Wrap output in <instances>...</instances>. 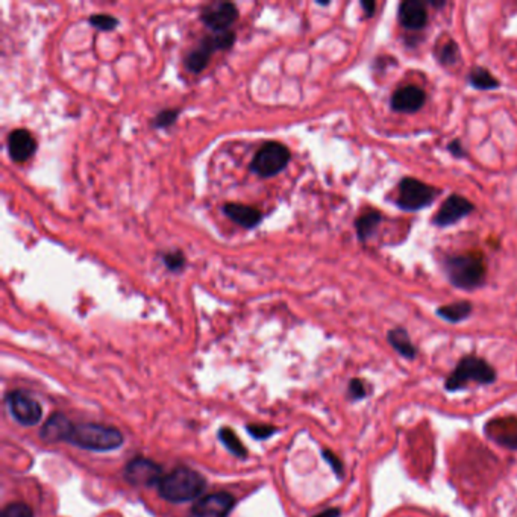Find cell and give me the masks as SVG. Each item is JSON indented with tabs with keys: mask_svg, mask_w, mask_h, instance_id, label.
Instances as JSON below:
<instances>
[{
	"mask_svg": "<svg viewBox=\"0 0 517 517\" xmlns=\"http://www.w3.org/2000/svg\"><path fill=\"white\" fill-rule=\"evenodd\" d=\"M448 150L450 152V155L455 157V158H464L466 157V150L463 149V144L459 140H452L448 144Z\"/></svg>",
	"mask_w": 517,
	"mask_h": 517,
	"instance_id": "obj_33",
	"label": "cell"
},
{
	"mask_svg": "<svg viewBox=\"0 0 517 517\" xmlns=\"http://www.w3.org/2000/svg\"><path fill=\"white\" fill-rule=\"evenodd\" d=\"M387 340H389L393 349L399 355H402L403 358H408V360L416 358L417 351L405 329H402V328L392 329L389 335H387Z\"/></svg>",
	"mask_w": 517,
	"mask_h": 517,
	"instance_id": "obj_19",
	"label": "cell"
},
{
	"mask_svg": "<svg viewBox=\"0 0 517 517\" xmlns=\"http://www.w3.org/2000/svg\"><path fill=\"white\" fill-rule=\"evenodd\" d=\"M473 209L475 207L471 200L459 195H450L443 202L437 214L434 216L432 223L439 228H446V226L458 223L463 217L472 214Z\"/></svg>",
	"mask_w": 517,
	"mask_h": 517,
	"instance_id": "obj_8",
	"label": "cell"
},
{
	"mask_svg": "<svg viewBox=\"0 0 517 517\" xmlns=\"http://www.w3.org/2000/svg\"><path fill=\"white\" fill-rule=\"evenodd\" d=\"M205 478L189 467H177L158 484L161 498L168 502H189L205 490Z\"/></svg>",
	"mask_w": 517,
	"mask_h": 517,
	"instance_id": "obj_1",
	"label": "cell"
},
{
	"mask_svg": "<svg viewBox=\"0 0 517 517\" xmlns=\"http://www.w3.org/2000/svg\"><path fill=\"white\" fill-rule=\"evenodd\" d=\"M486 434L500 446L517 449V419H495L487 423Z\"/></svg>",
	"mask_w": 517,
	"mask_h": 517,
	"instance_id": "obj_13",
	"label": "cell"
},
{
	"mask_svg": "<svg viewBox=\"0 0 517 517\" xmlns=\"http://www.w3.org/2000/svg\"><path fill=\"white\" fill-rule=\"evenodd\" d=\"M468 82H471V85L476 88V90H484V91L496 90V88H499L500 85L499 80L484 67L472 69L471 75H468Z\"/></svg>",
	"mask_w": 517,
	"mask_h": 517,
	"instance_id": "obj_22",
	"label": "cell"
},
{
	"mask_svg": "<svg viewBox=\"0 0 517 517\" xmlns=\"http://www.w3.org/2000/svg\"><path fill=\"white\" fill-rule=\"evenodd\" d=\"M73 430V423L60 413H55L47 422L44 423L42 430V439L46 443H60L69 441L70 432Z\"/></svg>",
	"mask_w": 517,
	"mask_h": 517,
	"instance_id": "obj_17",
	"label": "cell"
},
{
	"mask_svg": "<svg viewBox=\"0 0 517 517\" xmlns=\"http://www.w3.org/2000/svg\"><path fill=\"white\" fill-rule=\"evenodd\" d=\"M459 56H462V53H459V47L455 42H448L439 51V61L443 66H454L459 61Z\"/></svg>",
	"mask_w": 517,
	"mask_h": 517,
	"instance_id": "obj_25",
	"label": "cell"
},
{
	"mask_svg": "<svg viewBox=\"0 0 517 517\" xmlns=\"http://www.w3.org/2000/svg\"><path fill=\"white\" fill-rule=\"evenodd\" d=\"M361 8H362V10H365L366 17H371V15H374V12H375L376 3L375 2H367V0H362Z\"/></svg>",
	"mask_w": 517,
	"mask_h": 517,
	"instance_id": "obj_34",
	"label": "cell"
},
{
	"mask_svg": "<svg viewBox=\"0 0 517 517\" xmlns=\"http://www.w3.org/2000/svg\"><path fill=\"white\" fill-rule=\"evenodd\" d=\"M163 261L166 264V268L172 272H179L184 269L185 264V256L182 252H167L163 256Z\"/></svg>",
	"mask_w": 517,
	"mask_h": 517,
	"instance_id": "obj_29",
	"label": "cell"
},
{
	"mask_svg": "<svg viewBox=\"0 0 517 517\" xmlns=\"http://www.w3.org/2000/svg\"><path fill=\"white\" fill-rule=\"evenodd\" d=\"M213 53V47L209 46L207 38H204L196 49H193L187 56H185V67H187V70H190L191 73H199V71H202L208 66V61L211 58Z\"/></svg>",
	"mask_w": 517,
	"mask_h": 517,
	"instance_id": "obj_18",
	"label": "cell"
},
{
	"mask_svg": "<svg viewBox=\"0 0 517 517\" xmlns=\"http://www.w3.org/2000/svg\"><path fill=\"white\" fill-rule=\"evenodd\" d=\"M367 394V389H366V384L361 381V379H352L351 384H349V396L352 399H362L366 398Z\"/></svg>",
	"mask_w": 517,
	"mask_h": 517,
	"instance_id": "obj_31",
	"label": "cell"
},
{
	"mask_svg": "<svg viewBox=\"0 0 517 517\" xmlns=\"http://www.w3.org/2000/svg\"><path fill=\"white\" fill-rule=\"evenodd\" d=\"M90 25L99 30H112L119 26V19L109 14H94L90 17Z\"/></svg>",
	"mask_w": 517,
	"mask_h": 517,
	"instance_id": "obj_26",
	"label": "cell"
},
{
	"mask_svg": "<svg viewBox=\"0 0 517 517\" xmlns=\"http://www.w3.org/2000/svg\"><path fill=\"white\" fill-rule=\"evenodd\" d=\"M207 42L209 46L213 47V51H225L229 49V47L234 46L236 43V34L232 30H226V32H216L214 35L207 37Z\"/></svg>",
	"mask_w": 517,
	"mask_h": 517,
	"instance_id": "obj_24",
	"label": "cell"
},
{
	"mask_svg": "<svg viewBox=\"0 0 517 517\" xmlns=\"http://www.w3.org/2000/svg\"><path fill=\"white\" fill-rule=\"evenodd\" d=\"M0 517H34V511H32V508L28 504L14 502L3 508Z\"/></svg>",
	"mask_w": 517,
	"mask_h": 517,
	"instance_id": "obj_27",
	"label": "cell"
},
{
	"mask_svg": "<svg viewBox=\"0 0 517 517\" xmlns=\"http://www.w3.org/2000/svg\"><path fill=\"white\" fill-rule=\"evenodd\" d=\"M11 414L19 423L25 426H34L43 416V408L40 403L23 392H12L6 398Z\"/></svg>",
	"mask_w": 517,
	"mask_h": 517,
	"instance_id": "obj_7",
	"label": "cell"
},
{
	"mask_svg": "<svg viewBox=\"0 0 517 517\" xmlns=\"http://www.w3.org/2000/svg\"><path fill=\"white\" fill-rule=\"evenodd\" d=\"M8 150L15 163H23L35 153V139L26 129H15L8 137Z\"/></svg>",
	"mask_w": 517,
	"mask_h": 517,
	"instance_id": "obj_14",
	"label": "cell"
},
{
	"mask_svg": "<svg viewBox=\"0 0 517 517\" xmlns=\"http://www.w3.org/2000/svg\"><path fill=\"white\" fill-rule=\"evenodd\" d=\"M338 516H340V510H338V508H329V510L319 513L314 517H338Z\"/></svg>",
	"mask_w": 517,
	"mask_h": 517,
	"instance_id": "obj_35",
	"label": "cell"
},
{
	"mask_svg": "<svg viewBox=\"0 0 517 517\" xmlns=\"http://www.w3.org/2000/svg\"><path fill=\"white\" fill-rule=\"evenodd\" d=\"M472 313V304L467 301H459L449 305H443L437 310V316L449 323H459L466 320Z\"/></svg>",
	"mask_w": 517,
	"mask_h": 517,
	"instance_id": "obj_21",
	"label": "cell"
},
{
	"mask_svg": "<svg viewBox=\"0 0 517 517\" xmlns=\"http://www.w3.org/2000/svg\"><path fill=\"white\" fill-rule=\"evenodd\" d=\"M323 457H325V459L329 463V466L333 467V471L335 472L338 478H342V476H343V464L340 462V458H338L335 454H333L331 450H323Z\"/></svg>",
	"mask_w": 517,
	"mask_h": 517,
	"instance_id": "obj_32",
	"label": "cell"
},
{
	"mask_svg": "<svg viewBox=\"0 0 517 517\" xmlns=\"http://www.w3.org/2000/svg\"><path fill=\"white\" fill-rule=\"evenodd\" d=\"M439 190L414 177H403L399 184V196L396 204L403 211H419L430 207L437 199Z\"/></svg>",
	"mask_w": 517,
	"mask_h": 517,
	"instance_id": "obj_6",
	"label": "cell"
},
{
	"mask_svg": "<svg viewBox=\"0 0 517 517\" xmlns=\"http://www.w3.org/2000/svg\"><path fill=\"white\" fill-rule=\"evenodd\" d=\"M292 153L288 148L278 141H269L255 153L250 163V170L261 177H272L288 166Z\"/></svg>",
	"mask_w": 517,
	"mask_h": 517,
	"instance_id": "obj_5",
	"label": "cell"
},
{
	"mask_svg": "<svg viewBox=\"0 0 517 517\" xmlns=\"http://www.w3.org/2000/svg\"><path fill=\"white\" fill-rule=\"evenodd\" d=\"M223 213L229 217L232 222L243 226V228H255L263 220V213L260 209L250 205L241 204H226L223 207Z\"/></svg>",
	"mask_w": 517,
	"mask_h": 517,
	"instance_id": "obj_16",
	"label": "cell"
},
{
	"mask_svg": "<svg viewBox=\"0 0 517 517\" xmlns=\"http://www.w3.org/2000/svg\"><path fill=\"white\" fill-rule=\"evenodd\" d=\"M496 379V371L486 360L478 357H464L446 379L449 392L462 390L468 383L491 384Z\"/></svg>",
	"mask_w": 517,
	"mask_h": 517,
	"instance_id": "obj_4",
	"label": "cell"
},
{
	"mask_svg": "<svg viewBox=\"0 0 517 517\" xmlns=\"http://www.w3.org/2000/svg\"><path fill=\"white\" fill-rule=\"evenodd\" d=\"M200 19L214 32H226L237 21L238 10L236 5L229 2L216 3L204 8V11L200 14Z\"/></svg>",
	"mask_w": 517,
	"mask_h": 517,
	"instance_id": "obj_9",
	"label": "cell"
},
{
	"mask_svg": "<svg viewBox=\"0 0 517 517\" xmlns=\"http://www.w3.org/2000/svg\"><path fill=\"white\" fill-rule=\"evenodd\" d=\"M450 284L462 290H475L486 279V264L478 255H454L444 260Z\"/></svg>",
	"mask_w": 517,
	"mask_h": 517,
	"instance_id": "obj_3",
	"label": "cell"
},
{
	"mask_svg": "<svg viewBox=\"0 0 517 517\" xmlns=\"http://www.w3.org/2000/svg\"><path fill=\"white\" fill-rule=\"evenodd\" d=\"M177 116H179V111L177 109H164L158 112V116L153 119V126L155 128H159V129H164L167 126H170L176 122Z\"/></svg>",
	"mask_w": 517,
	"mask_h": 517,
	"instance_id": "obj_28",
	"label": "cell"
},
{
	"mask_svg": "<svg viewBox=\"0 0 517 517\" xmlns=\"http://www.w3.org/2000/svg\"><path fill=\"white\" fill-rule=\"evenodd\" d=\"M426 102V94L420 87L407 85L396 90L392 96V109L396 112H407L413 114L423 107Z\"/></svg>",
	"mask_w": 517,
	"mask_h": 517,
	"instance_id": "obj_12",
	"label": "cell"
},
{
	"mask_svg": "<svg viewBox=\"0 0 517 517\" xmlns=\"http://www.w3.org/2000/svg\"><path fill=\"white\" fill-rule=\"evenodd\" d=\"M247 431L250 435H252V437L260 439V440L269 439L270 435L277 432V430H274L273 426H268V425H249Z\"/></svg>",
	"mask_w": 517,
	"mask_h": 517,
	"instance_id": "obj_30",
	"label": "cell"
},
{
	"mask_svg": "<svg viewBox=\"0 0 517 517\" xmlns=\"http://www.w3.org/2000/svg\"><path fill=\"white\" fill-rule=\"evenodd\" d=\"M126 480L135 486H153L159 484L161 467L146 458H135L125 468Z\"/></svg>",
	"mask_w": 517,
	"mask_h": 517,
	"instance_id": "obj_11",
	"label": "cell"
},
{
	"mask_svg": "<svg viewBox=\"0 0 517 517\" xmlns=\"http://www.w3.org/2000/svg\"><path fill=\"white\" fill-rule=\"evenodd\" d=\"M399 21L403 28L410 30L423 29L428 21L425 3L419 0H405L399 6Z\"/></svg>",
	"mask_w": 517,
	"mask_h": 517,
	"instance_id": "obj_15",
	"label": "cell"
},
{
	"mask_svg": "<svg viewBox=\"0 0 517 517\" xmlns=\"http://www.w3.org/2000/svg\"><path fill=\"white\" fill-rule=\"evenodd\" d=\"M383 222V216L376 209H370V211L360 216L357 222H355V229H357V237L360 241H367L371 236H374L378 226Z\"/></svg>",
	"mask_w": 517,
	"mask_h": 517,
	"instance_id": "obj_20",
	"label": "cell"
},
{
	"mask_svg": "<svg viewBox=\"0 0 517 517\" xmlns=\"http://www.w3.org/2000/svg\"><path fill=\"white\" fill-rule=\"evenodd\" d=\"M69 443L87 450L108 452L122 446L123 434L112 426L99 423H79L73 425Z\"/></svg>",
	"mask_w": 517,
	"mask_h": 517,
	"instance_id": "obj_2",
	"label": "cell"
},
{
	"mask_svg": "<svg viewBox=\"0 0 517 517\" xmlns=\"http://www.w3.org/2000/svg\"><path fill=\"white\" fill-rule=\"evenodd\" d=\"M234 505H236V499L229 493H213L195 504L191 508V514L193 517H228Z\"/></svg>",
	"mask_w": 517,
	"mask_h": 517,
	"instance_id": "obj_10",
	"label": "cell"
},
{
	"mask_svg": "<svg viewBox=\"0 0 517 517\" xmlns=\"http://www.w3.org/2000/svg\"><path fill=\"white\" fill-rule=\"evenodd\" d=\"M219 437H220L222 443L225 444V448L228 449L231 454H234L236 457H240V458H245L247 455V450L243 446V443L240 441V439L237 437V434L234 432L232 430H229V428H222L220 432H219Z\"/></svg>",
	"mask_w": 517,
	"mask_h": 517,
	"instance_id": "obj_23",
	"label": "cell"
}]
</instances>
